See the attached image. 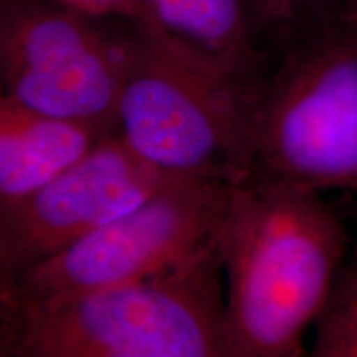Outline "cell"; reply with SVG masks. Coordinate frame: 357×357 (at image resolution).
I'll list each match as a JSON object with an SVG mask.
<instances>
[{"label":"cell","mask_w":357,"mask_h":357,"mask_svg":"<svg viewBox=\"0 0 357 357\" xmlns=\"http://www.w3.org/2000/svg\"><path fill=\"white\" fill-rule=\"evenodd\" d=\"M261 35L276 42L307 22L334 10L344 0H247Z\"/></svg>","instance_id":"8fae6325"},{"label":"cell","mask_w":357,"mask_h":357,"mask_svg":"<svg viewBox=\"0 0 357 357\" xmlns=\"http://www.w3.org/2000/svg\"><path fill=\"white\" fill-rule=\"evenodd\" d=\"M229 182L178 177L38 265L0 281V316L63 305L147 278L215 242Z\"/></svg>","instance_id":"5b68a950"},{"label":"cell","mask_w":357,"mask_h":357,"mask_svg":"<svg viewBox=\"0 0 357 357\" xmlns=\"http://www.w3.org/2000/svg\"><path fill=\"white\" fill-rule=\"evenodd\" d=\"M134 58L118 108L134 154L172 177L247 181L263 77H247L131 22Z\"/></svg>","instance_id":"277c9868"},{"label":"cell","mask_w":357,"mask_h":357,"mask_svg":"<svg viewBox=\"0 0 357 357\" xmlns=\"http://www.w3.org/2000/svg\"><path fill=\"white\" fill-rule=\"evenodd\" d=\"M2 357H227L217 240L147 278L0 316Z\"/></svg>","instance_id":"7a4b0ae2"},{"label":"cell","mask_w":357,"mask_h":357,"mask_svg":"<svg viewBox=\"0 0 357 357\" xmlns=\"http://www.w3.org/2000/svg\"><path fill=\"white\" fill-rule=\"evenodd\" d=\"M346 6L349 8L352 15H354V19L357 20V0H346Z\"/></svg>","instance_id":"4fadbf2b"},{"label":"cell","mask_w":357,"mask_h":357,"mask_svg":"<svg viewBox=\"0 0 357 357\" xmlns=\"http://www.w3.org/2000/svg\"><path fill=\"white\" fill-rule=\"evenodd\" d=\"M217 247L227 357L305 356L346 252L344 227L319 192L231 184Z\"/></svg>","instance_id":"6da1fadb"},{"label":"cell","mask_w":357,"mask_h":357,"mask_svg":"<svg viewBox=\"0 0 357 357\" xmlns=\"http://www.w3.org/2000/svg\"><path fill=\"white\" fill-rule=\"evenodd\" d=\"M106 124L38 113L0 96V208L30 197L118 132Z\"/></svg>","instance_id":"ba28073f"},{"label":"cell","mask_w":357,"mask_h":357,"mask_svg":"<svg viewBox=\"0 0 357 357\" xmlns=\"http://www.w3.org/2000/svg\"><path fill=\"white\" fill-rule=\"evenodd\" d=\"M56 2L95 19L132 22L137 17L136 0H56Z\"/></svg>","instance_id":"7c38bea8"},{"label":"cell","mask_w":357,"mask_h":357,"mask_svg":"<svg viewBox=\"0 0 357 357\" xmlns=\"http://www.w3.org/2000/svg\"><path fill=\"white\" fill-rule=\"evenodd\" d=\"M121 134L12 207L0 208V281L29 270L144 202L174 181Z\"/></svg>","instance_id":"52a82bcc"},{"label":"cell","mask_w":357,"mask_h":357,"mask_svg":"<svg viewBox=\"0 0 357 357\" xmlns=\"http://www.w3.org/2000/svg\"><path fill=\"white\" fill-rule=\"evenodd\" d=\"M314 324L316 356L357 357V266L344 278H337Z\"/></svg>","instance_id":"30bf717a"},{"label":"cell","mask_w":357,"mask_h":357,"mask_svg":"<svg viewBox=\"0 0 357 357\" xmlns=\"http://www.w3.org/2000/svg\"><path fill=\"white\" fill-rule=\"evenodd\" d=\"M108 20L56 0H0L3 95L38 113L119 129L134 40L131 22Z\"/></svg>","instance_id":"8992f818"},{"label":"cell","mask_w":357,"mask_h":357,"mask_svg":"<svg viewBox=\"0 0 357 357\" xmlns=\"http://www.w3.org/2000/svg\"><path fill=\"white\" fill-rule=\"evenodd\" d=\"M278 43V63L258 93L247 181L354 189L357 20L344 0Z\"/></svg>","instance_id":"3957f363"},{"label":"cell","mask_w":357,"mask_h":357,"mask_svg":"<svg viewBox=\"0 0 357 357\" xmlns=\"http://www.w3.org/2000/svg\"><path fill=\"white\" fill-rule=\"evenodd\" d=\"M139 24L247 77H263L265 55L247 0H136Z\"/></svg>","instance_id":"9c48e42d"}]
</instances>
